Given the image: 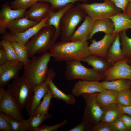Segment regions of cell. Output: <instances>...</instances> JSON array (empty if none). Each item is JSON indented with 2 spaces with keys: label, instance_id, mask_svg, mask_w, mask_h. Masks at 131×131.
Returning a JSON list of instances; mask_svg holds the SVG:
<instances>
[{
  "label": "cell",
  "instance_id": "obj_1",
  "mask_svg": "<svg viewBox=\"0 0 131 131\" xmlns=\"http://www.w3.org/2000/svg\"><path fill=\"white\" fill-rule=\"evenodd\" d=\"M87 41H61L54 43L49 49L54 60L66 62L72 60L81 61L90 55Z\"/></svg>",
  "mask_w": 131,
  "mask_h": 131
},
{
  "label": "cell",
  "instance_id": "obj_2",
  "mask_svg": "<svg viewBox=\"0 0 131 131\" xmlns=\"http://www.w3.org/2000/svg\"><path fill=\"white\" fill-rule=\"evenodd\" d=\"M52 57L50 53L47 51L38 56H34L24 64L22 77L32 88L43 83L47 78L50 71L48 64Z\"/></svg>",
  "mask_w": 131,
  "mask_h": 131
},
{
  "label": "cell",
  "instance_id": "obj_3",
  "mask_svg": "<svg viewBox=\"0 0 131 131\" xmlns=\"http://www.w3.org/2000/svg\"><path fill=\"white\" fill-rule=\"evenodd\" d=\"M80 4L79 3L69 8L61 18L60 23L61 41H71L76 27L87 15L81 7Z\"/></svg>",
  "mask_w": 131,
  "mask_h": 131
},
{
  "label": "cell",
  "instance_id": "obj_4",
  "mask_svg": "<svg viewBox=\"0 0 131 131\" xmlns=\"http://www.w3.org/2000/svg\"><path fill=\"white\" fill-rule=\"evenodd\" d=\"M55 28L54 26H45L31 37L25 45L29 57L47 51L55 43L53 41Z\"/></svg>",
  "mask_w": 131,
  "mask_h": 131
},
{
  "label": "cell",
  "instance_id": "obj_5",
  "mask_svg": "<svg viewBox=\"0 0 131 131\" xmlns=\"http://www.w3.org/2000/svg\"><path fill=\"white\" fill-rule=\"evenodd\" d=\"M7 89L21 111L30 102L33 95V88L28 81L22 77L14 79Z\"/></svg>",
  "mask_w": 131,
  "mask_h": 131
},
{
  "label": "cell",
  "instance_id": "obj_6",
  "mask_svg": "<svg viewBox=\"0 0 131 131\" xmlns=\"http://www.w3.org/2000/svg\"><path fill=\"white\" fill-rule=\"evenodd\" d=\"M65 75L66 79L72 81L76 79L99 81L104 80L105 77L102 73L98 72L92 68L84 66L81 61L72 60L66 62Z\"/></svg>",
  "mask_w": 131,
  "mask_h": 131
},
{
  "label": "cell",
  "instance_id": "obj_7",
  "mask_svg": "<svg viewBox=\"0 0 131 131\" xmlns=\"http://www.w3.org/2000/svg\"><path fill=\"white\" fill-rule=\"evenodd\" d=\"M80 6L87 15L94 20L110 18L122 11L108 0L101 3L80 4Z\"/></svg>",
  "mask_w": 131,
  "mask_h": 131
},
{
  "label": "cell",
  "instance_id": "obj_8",
  "mask_svg": "<svg viewBox=\"0 0 131 131\" xmlns=\"http://www.w3.org/2000/svg\"><path fill=\"white\" fill-rule=\"evenodd\" d=\"M97 93H84L81 96L84 98L86 104L82 121L88 123L91 130L92 127L101 121L102 116L101 107L96 101Z\"/></svg>",
  "mask_w": 131,
  "mask_h": 131
},
{
  "label": "cell",
  "instance_id": "obj_9",
  "mask_svg": "<svg viewBox=\"0 0 131 131\" xmlns=\"http://www.w3.org/2000/svg\"><path fill=\"white\" fill-rule=\"evenodd\" d=\"M56 73L52 68L50 69L49 74L47 79L43 83L33 88V95L31 100L25 108L27 115H32L37 106L41 102V99L49 90L48 83L51 79H54Z\"/></svg>",
  "mask_w": 131,
  "mask_h": 131
},
{
  "label": "cell",
  "instance_id": "obj_10",
  "mask_svg": "<svg viewBox=\"0 0 131 131\" xmlns=\"http://www.w3.org/2000/svg\"><path fill=\"white\" fill-rule=\"evenodd\" d=\"M103 74L105 77L104 80L106 81L121 79L131 80V66L125 58L115 63Z\"/></svg>",
  "mask_w": 131,
  "mask_h": 131
},
{
  "label": "cell",
  "instance_id": "obj_11",
  "mask_svg": "<svg viewBox=\"0 0 131 131\" xmlns=\"http://www.w3.org/2000/svg\"><path fill=\"white\" fill-rule=\"evenodd\" d=\"M24 65L17 60H8L0 65V87L4 88L9 84L10 80L19 77V73Z\"/></svg>",
  "mask_w": 131,
  "mask_h": 131
},
{
  "label": "cell",
  "instance_id": "obj_12",
  "mask_svg": "<svg viewBox=\"0 0 131 131\" xmlns=\"http://www.w3.org/2000/svg\"><path fill=\"white\" fill-rule=\"evenodd\" d=\"M117 34H105L102 39L98 41L95 39L91 40V43L88 47L90 55L99 56L106 59L107 51Z\"/></svg>",
  "mask_w": 131,
  "mask_h": 131
},
{
  "label": "cell",
  "instance_id": "obj_13",
  "mask_svg": "<svg viewBox=\"0 0 131 131\" xmlns=\"http://www.w3.org/2000/svg\"><path fill=\"white\" fill-rule=\"evenodd\" d=\"M26 9L14 10L7 2L4 4L0 11V33L5 34L9 23L13 20L24 16Z\"/></svg>",
  "mask_w": 131,
  "mask_h": 131
},
{
  "label": "cell",
  "instance_id": "obj_14",
  "mask_svg": "<svg viewBox=\"0 0 131 131\" xmlns=\"http://www.w3.org/2000/svg\"><path fill=\"white\" fill-rule=\"evenodd\" d=\"M48 17V16L34 26L23 32L16 34L7 32L2 36L1 39H7L10 41H15L20 44L25 45L31 37L42 28L46 26L45 23Z\"/></svg>",
  "mask_w": 131,
  "mask_h": 131
},
{
  "label": "cell",
  "instance_id": "obj_15",
  "mask_svg": "<svg viewBox=\"0 0 131 131\" xmlns=\"http://www.w3.org/2000/svg\"><path fill=\"white\" fill-rule=\"evenodd\" d=\"M104 89L99 81L79 80L73 87L71 92L74 96L78 97L84 93L101 92Z\"/></svg>",
  "mask_w": 131,
  "mask_h": 131
},
{
  "label": "cell",
  "instance_id": "obj_16",
  "mask_svg": "<svg viewBox=\"0 0 131 131\" xmlns=\"http://www.w3.org/2000/svg\"><path fill=\"white\" fill-rule=\"evenodd\" d=\"M4 98L0 101V111L19 121L24 120L21 111L8 90L6 89Z\"/></svg>",
  "mask_w": 131,
  "mask_h": 131
},
{
  "label": "cell",
  "instance_id": "obj_17",
  "mask_svg": "<svg viewBox=\"0 0 131 131\" xmlns=\"http://www.w3.org/2000/svg\"><path fill=\"white\" fill-rule=\"evenodd\" d=\"M51 10L48 3L37 2L25 11L24 16L32 20L40 21L48 16Z\"/></svg>",
  "mask_w": 131,
  "mask_h": 131
},
{
  "label": "cell",
  "instance_id": "obj_18",
  "mask_svg": "<svg viewBox=\"0 0 131 131\" xmlns=\"http://www.w3.org/2000/svg\"><path fill=\"white\" fill-rule=\"evenodd\" d=\"M71 3L66 5L60 10L54 12L51 9L48 16L46 22V26H53L55 28V32L53 41L54 42L60 35V20L64 13L69 8L74 6Z\"/></svg>",
  "mask_w": 131,
  "mask_h": 131
},
{
  "label": "cell",
  "instance_id": "obj_19",
  "mask_svg": "<svg viewBox=\"0 0 131 131\" xmlns=\"http://www.w3.org/2000/svg\"><path fill=\"white\" fill-rule=\"evenodd\" d=\"M94 21V20L87 15L83 23L73 34L71 41H87L89 36L92 31Z\"/></svg>",
  "mask_w": 131,
  "mask_h": 131
},
{
  "label": "cell",
  "instance_id": "obj_20",
  "mask_svg": "<svg viewBox=\"0 0 131 131\" xmlns=\"http://www.w3.org/2000/svg\"><path fill=\"white\" fill-rule=\"evenodd\" d=\"M40 22L32 20L24 16L11 21L8 24L7 28L11 33H21L34 26Z\"/></svg>",
  "mask_w": 131,
  "mask_h": 131
},
{
  "label": "cell",
  "instance_id": "obj_21",
  "mask_svg": "<svg viewBox=\"0 0 131 131\" xmlns=\"http://www.w3.org/2000/svg\"><path fill=\"white\" fill-rule=\"evenodd\" d=\"M81 61L87 63L96 72L103 73L112 65L105 58L99 56L90 55L82 59Z\"/></svg>",
  "mask_w": 131,
  "mask_h": 131
},
{
  "label": "cell",
  "instance_id": "obj_22",
  "mask_svg": "<svg viewBox=\"0 0 131 131\" xmlns=\"http://www.w3.org/2000/svg\"><path fill=\"white\" fill-rule=\"evenodd\" d=\"M125 58L121 48L118 33L107 51L106 59L112 65L117 61Z\"/></svg>",
  "mask_w": 131,
  "mask_h": 131
},
{
  "label": "cell",
  "instance_id": "obj_23",
  "mask_svg": "<svg viewBox=\"0 0 131 131\" xmlns=\"http://www.w3.org/2000/svg\"><path fill=\"white\" fill-rule=\"evenodd\" d=\"M114 30L113 23L110 18L94 20L92 31L87 40H91L94 34L98 32H102L105 34L112 33Z\"/></svg>",
  "mask_w": 131,
  "mask_h": 131
},
{
  "label": "cell",
  "instance_id": "obj_24",
  "mask_svg": "<svg viewBox=\"0 0 131 131\" xmlns=\"http://www.w3.org/2000/svg\"><path fill=\"white\" fill-rule=\"evenodd\" d=\"M110 18L114 26L112 33H117L129 29L131 30V18L123 12H119Z\"/></svg>",
  "mask_w": 131,
  "mask_h": 131
},
{
  "label": "cell",
  "instance_id": "obj_25",
  "mask_svg": "<svg viewBox=\"0 0 131 131\" xmlns=\"http://www.w3.org/2000/svg\"><path fill=\"white\" fill-rule=\"evenodd\" d=\"M101 107L102 113L101 121L108 124L120 117L123 114L116 104Z\"/></svg>",
  "mask_w": 131,
  "mask_h": 131
},
{
  "label": "cell",
  "instance_id": "obj_26",
  "mask_svg": "<svg viewBox=\"0 0 131 131\" xmlns=\"http://www.w3.org/2000/svg\"><path fill=\"white\" fill-rule=\"evenodd\" d=\"M118 93L114 90L104 89L102 92L97 93V102L101 107L116 104Z\"/></svg>",
  "mask_w": 131,
  "mask_h": 131
},
{
  "label": "cell",
  "instance_id": "obj_27",
  "mask_svg": "<svg viewBox=\"0 0 131 131\" xmlns=\"http://www.w3.org/2000/svg\"><path fill=\"white\" fill-rule=\"evenodd\" d=\"M53 79L49 80L48 84L53 98L57 100H62L69 105H73L75 103V98L72 94H66L58 89L53 82Z\"/></svg>",
  "mask_w": 131,
  "mask_h": 131
},
{
  "label": "cell",
  "instance_id": "obj_28",
  "mask_svg": "<svg viewBox=\"0 0 131 131\" xmlns=\"http://www.w3.org/2000/svg\"><path fill=\"white\" fill-rule=\"evenodd\" d=\"M104 89L114 90L119 92L131 87V80L119 79L110 81L104 80L100 82Z\"/></svg>",
  "mask_w": 131,
  "mask_h": 131
},
{
  "label": "cell",
  "instance_id": "obj_29",
  "mask_svg": "<svg viewBox=\"0 0 131 131\" xmlns=\"http://www.w3.org/2000/svg\"><path fill=\"white\" fill-rule=\"evenodd\" d=\"M52 98V94L49 90L44 95L42 101L37 106L32 115H43L48 114L49 107L52 105L51 100Z\"/></svg>",
  "mask_w": 131,
  "mask_h": 131
},
{
  "label": "cell",
  "instance_id": "obj_30",
  "mask_svg": "<svg viewBox=\"0 0 131 131\" xmlns=\"http://www.w3.org/2000/svg\"><path fill=\"white\" fill-rule=\"evenodd\" d=\"M52 117V115L48 114L43 115H32L27 120H25L30 131H34L36 129L41 126V124L45 120Z\"/></svg>",
  "mask_w": 131,
  "mask_h": 131
},
{
  "label": "cell",
  "instance_id": "obj_31",
  "mask_svg": "<svg viewBox=\"0 0 131 131\" xmlns=\"http://www.w3.org/2000/svg\"><path fill=\"white\" fill-rule=\"evenodd\" d=\"M126 31L119 33L121 48L125 58L131 56V38L127 36Z\"/></svg>",
  "mask_w": 131,
  "mask_h": 131
},
{
  "label": "cell",
  "instance_id": "obj_32",
  "mask_svg": "<svg viewBox=\"0 0 131 131\" xmlns=\"http://www.w3.org/2000/svg\"><path fill=\"white\" fill-rule=\"evenodd\" d=\"M19 61L24 64L30 60L28 56V51L25 45L19 44L14 41H10Z\"/></svg>",
  "mask_w": 131,
  "mask_h": 131
},
{
  "label": "cell",
  "instance_id": "obj_33",
  "mask_svg": "<svg viewBox=\"0 0 131 131\" xmlns=\"http://www.w3.org/2000/svg\"><path fill=\"white\" fill-rule=\"evenodd\" d=\"M87 0H42L40 2L49 3L51 9L54 12L59 11L70 3L82 1L86 3Z\"/></svg>",
  "mask_w": 131,
  "mask_h": 131
},
{
  "label": "cell",
  "instance_id": "obj_34",
  "mask_svg": "<svg viewBox=\"0 0 131 131\" xmlns=\"http://www.w3.org/2000/svg\"><path fill=\"white\" fill-rule=\"evenodd\" d=\"M0 44L5 50L9 60L19 61L17 55L10 41L6 39H2L0 41Z\"/></svg>",
  "mask_w": 131,
  "mask_h": 131
},
{
  "label": "cell",
  "instance_id": "obj_35",
  "mask_svg": "<svg viewBox=\"0 0 131 131\" xmlns=\"http://www.w3.org/2000/svg\"><path fill=\"white\" fill-rule=\"evenodd\" d=\"M116 103L122 106L131 105V90L130 88L118 92Z\"/></svg>",
  "mask_w": 131,
  "mask_h": 131
},
{
  "label": "cell",
  "instance_id": "obj_36",
  "mask_svg": "<svg viewBox=\"0 0 131 131\" xmlns=\"http://www.w3.org/2000/svg\"><path fill=\"white\" fill-rule=\"evenodd\" d=\"M37 2L36 0H15L11 2L10 5L14 10H26Z\"/></svg>",
  "mask_w": 131,
  "mask_h": 131
},
{
  "label": "cell",
  "instance_id": "obj_37",
  "mask_svg": "<svg viewBox=\"0 0 131 131\" xmlns=\"http://www.w3.org/2000/svg\"><path fill=\"white\" fill-rule=\"evenodd\" d=\"M8 122L14 131H25L28 130L27 126L25 119L23 121H19L9 116Z\"/></svg>",
  "mask_w": 131,
  "mask_h": 131
},
{
  "label": "cell",
  "instance_id": "obj_38",
  "mask_svg": "<svg viewBox=\"0 0 131 131\" xmlns=\"http://www.w3.org/2000/svg\"><path fill=\"white\" fill-rule=\"evenodd\" d=\"M9 115L0 112V131H14L8 122Z\"/></svg>",
  "mask_w": 131,
  "mask_h": 131
},
{
  "label": "cell",
  "instance_id": "obj_39",
  "mask_svg": "<svg viewBox=\"0 0 131 131\" xmlns=\"http://www.w3.org/2000/svg\"><path fill=\"white\" fill-rule=\"evenodd\" d=\"M109 125L112 131H127L124 122L120 117L115 120Z\"/></svg>",
  "mask_w": 131,
  "mask_h": 131
},
{
  "label": "cell",
  "instance_id": "obj_40",
  "mask_svg": "<svg viewBox=\"0 0 131 131\" xmlns=\"http://www.w3.org/2000/svg\"><path fill=\"white\" fill-rule=\"evenodd\" d=\"M67 120L65 119L61 123L52 126H49L46 125L41 126L35 130L34 131H56L61 127L66 124Z\"/></svg>",
  "mask_w": 131,
  "mask_h": 131
},
{
  "label": "cell",
  "instance_id": "obj_41",
  "mask_svg": "<svg viewBox=\"0 0 131 131\" xmlns=\"http://www.w3.org/2000/svg\"><path fill=\"white\" fill-rule=\"evenodd\" d=\"M91 131H112L109 124L100 121L92 128Z\"/></svg>",
  "mask_w": 131,
  "mask_h": 131
},
{
  "label": "cell",
  "instance_id": "obj_42",
  "mask_svg": "<svg viewBox=\"0 0 131 131\" xmlns=\"http://www.w3.org/2000/svg\"><path fill=\"white\" fill-rule=\"evenodd\" d=\"M91 129L86 122L82 121L76 126L68 130L67 131H90Z\"/></svg>",
  "mask_w": 131,
  "mask_h": 131
},
{
  "label": "cell",
  "instance_id": "obj_43",
  "mask_svg": "<svg viewBox=\"0 0 131 131\" xmlns=\"http://www.w3.org/2000/svg\"><path fill=\"white\" fill-rule=\"evenodd\" d=\"M113 2L117 7L120 9L123 12L128 3L131 0H108Z\"/></svg>",
  "mask_w": 131,
  "mask_h": 131
},
{
  "label": "cell",
  "instance_id": "obj_44",
  "mask_svg": "<svg viewBox=\"0 0 131 131\" xmlns=\"http://www.w3.org/2000/svg\"><path fill=\"white\" fill-rule=\"evenodd\" d=\"M124 122L127 131H131V116L125 114H123L120 117Z\"/></svg>",
  "mask_w": 131,
  "mask_h": 131
},
{
  "label": "cell",
  "instance_id": "obj_45",
  "mask_svg": "<svg viewBox=\"0 0 131 131\" xmlns=\"http://www.w3.org/2000/svg\"><path fill=\"white\" fill-rule=\"evenodd\" d=\"M8 60L5 50L3 47L0 45V65L7 62Z\"/></svg>",
  "mask_w": 131,
  "mask_h": 131
},
{
  "label": "cell",
  "instance_id": "obj_46",
  "mask_svg": "<svg viewBox=\"0 0 131 131\" xmlns=\"http://www.w3.org/2000/svg\"><path fill=\"white\" fill-rule=\"evenodd\" d=\"M116 104L123 114H125L131 116V105L122 106L117 103Z\"/></svg>",
  "mask_w": 131,
  "mask_h": 131
},
{
  "label": "cell",
  "instance_id": "obj_47",
  "mask_svg": "<svg viewBox=\"0 0 131 131\" xmlns=\"http://www.w3.org/2000/svg\"><path fill=\"white\" fill-rule=\"evenodd\" d=\"M123 12L131 18V0L127 4Z\"/></svg>",
  "mask_w": 131,
  "mask_h": 131
},
{
  "label": "cell",
  "instance_id": "obj_48",
  "mask_svg": "<svg viewBox=\"0 0 131 131\" xmlns=\"http://www.w3.org/2000/svg\"><path fill=\"white\" fill-rule=\"evenodd\" d=\"M3 88L0 87V101L4 98L6 93V90H5Z\"/></svg>",
  "mask_w": 131,
  "mask_h": 131
},
{
  "label": "cell",
  "instance_id": "obj_49",
  "mask_svg": "<svg viewBox=\"0 0 131 131\" xmlns=\"http://www.w3.org/2000/svg\"><path fill=\"white\" fill-rule=\"evenodd\" d=\"M127 62L129 65L131 66V56L127 58Z\"/></svg>",
  "mask_w": 131,
  "mask_h": 131
},
{
  "label": "cell",
  "instance_id": "obj_50",
  "mask_svg": "<svg viewBox=\"0 0 131 131\" xmlns=\"http://www.w3.org/2000/svg\"><path fill=\"white\" fill-rule=\"evenodd\" d=\"M38 2H41L42 0H36Z\"/></svg>",
  "mask_w": 131,
  "mask_h": 131
},
{
  "label": "cell",
  "instance_id": "obj_51",
  "mask_svg": "<svg viewBox=\"0 0 131 131\" xmlns=\"http://www.w3.org/2000/svg\"><path fill=\"white\" fill-rule=\"evenodd\" d=\"M103 0V1H105L107 0Z\"/></svg>",
  "mask_w": 131,
  "mask_h": 131
},
{
  "label": "cell",
  "instance_id": "obj_52",
  "mask_svg": "<svg viewBox=\"0 0 131 131\" xmlns=\"http://www.w3.org/2000/svg\"><path fill=\"white\" fill-rule=\"evenodd\" d=\"M130 90H131V87L130 88Z\"/></svg>",
  "mask_w": 131,
  "mask_h": 131
},
{
  "label": "cell",
  "instance_id": "obj_53",
  "mask_svg": "<svg viewBox=\"0 0 131 131\" xmlns=\"http://www.w3.org/2000/svg\"></svg>",
  "mask_w": 131,
  "mask_h": 131
}]
</instances>
